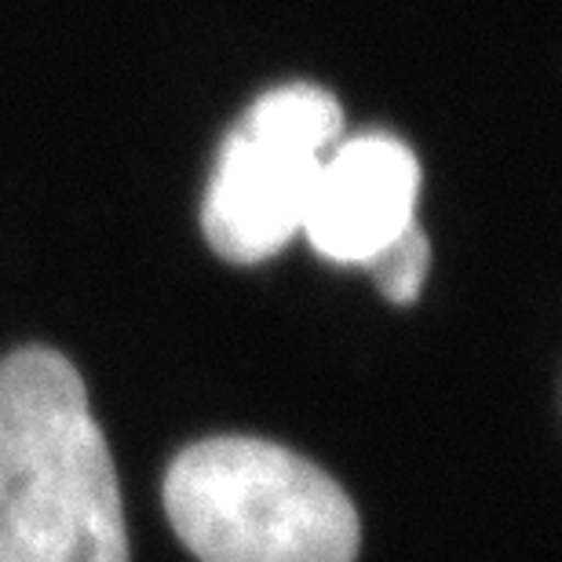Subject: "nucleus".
Masks as SVG:
<instances>
[{
	"label": "nucleus",
	"mask_w": 562,
	"mask_h": 562,
	"mask_svg": "<svg viewBox=\"0 0 562 562\" xmlns=\"http://www.w3.org/2000/svg\"><path fill=\"white\" fill-rule=\"evenodd\" d=\"M0 562H128L114 453L88 387L41 344L0 362Z\"/></svg>",
	"instance_id": "nucleus-1"
},
{
	"label": "nucleus",
	"mask_w": 562,
	"mask_h": 562,
	"mask_svg": "<svg viewBox=\"0 0 562 562\" xmlns=\"http://www.w3.org/2000/svg\"><path fill=\"white\" fill-rule=\"evenodd\" d=\"M165 515L201 562H355L362 519L329 471L278 442L220 435L179 453Z\"/></svg>",
	"instance_id": "nucleus-2"
},
{
	"label": "nucleus",
	"mask_w": 562,
	"mask_h": 562,
	"mask_svg": "<svg viewBox=\"0 0 562 562\" xmlns=\"http://www.w3.org/2000/svg\"><path fill=\"white\" fill-rule=\"evenodd\" d=\"M340 132L344 110L322 85L292 81L256 99L220 143L205 190L201 227L212 252L252 267L285 249Z\"/></svg>",
	"instance_id": "nucleus-3"
},
{
	"label": "nucleus",
	"mask_w": 562,
	"mask_h": 562,
	"mask_svg": "<svg viewBox=\"0 0 562 562\" xmlns=\"http://www.w3.org/2000/svg\"><path fill=\"white\" fill-rule=\"evenodd\" d=\"M417 154L398 136L366 132L325 154L300 231L325 260L366 267L417 223Z\"/></svg>",
	"instance_id": "nucleus-4"
},
{
	"label": "nucleus",
	"mask_w": 562,
	"mask_h": 562,
	"mask_svg": "<svg viewBox=\"0 0 562 562\" xmlns=\"http://www.w3.org/2000/svg\"><path fill=\"white\" fill-rule=\"evenodd\" d=\"M427 271H431V241H427L420 223H413L406 234H398L384 252H376L366 263V274L398 307H409V303L420 300Z\"/></svg>",
	"instance_id": "nucleus-5"
}]
</instances>
